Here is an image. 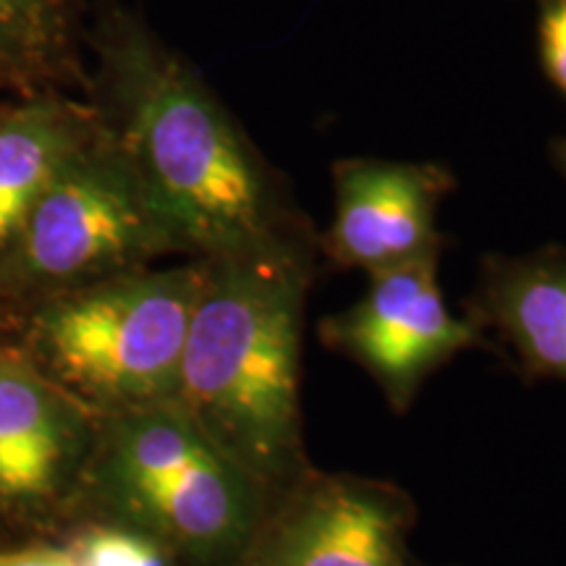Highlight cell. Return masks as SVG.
<instances>
[{
  "label": "cell",
  "mask_w": 566,
  "mask_h": 566,
  "mask_svg": "<svg viewBox=\"0 0 566 566\" xmlns=\"http://www.w3.org/2000/svg\"><path fill=\"white\" fill-rule=\"evenodd\" d=\"M87 101L181 252L212 260L302 229L281 174L200 71L122 0H97Z\"/></svg>",
  "instance_id": "6da1fadb"
},
{
  "label": "cell",
  "mask_w": 566,
  "mask_h": 566,
  "mask_svg": "<svg viewBox=\"0 0 566 566\" xmlns=\"http://www.w3.org/2000/svg\"><path fill=\"white\" fill-rule=\"evenodd\" d=\"M174 399L260 485L302 467V315L315 273L307 226L202 260Z\"/></svg>",
  "instance_id": "7a4b0ae2"
},
{
  "label": "cell",
  "mask_w": 566,
  "mask_h": 566,
  "mask_svg": "<svg viewBox=\"0 0 566 566\" xmlns=\"http://www.w3.org/2000/svg\"><path fill=\"white\" fill-rule=\"evenodd\" d=\"M74 506L189 566H231L258 543L265 488L176 401H158L101 417Z\"/></svg>",
  "instance_id": "3957f363"
},
{
  "label": "cell",
  "mask_w": 566,
  "mask_h": 566,
  "mask_svg": "<svg viewBox=\"0 0 566 566\" xmlns=\"http://www.w3.org/2000/svg\"><path fill=\"white\" fill-rule=\"evenodd\" d=\"M202 273L189 260L69 289L27 310L11 338L97 417L171 401Z\"/></svg>",
  "instance_id": "277c9868"
},
{
  "label": "cell",
  "mask_w": 566,
  "mask_h": 566,
  "mask_svg": "<svg viewBox=\"0 0 566 566\" xmlns=\"http://www.w3.org/2000/svg\"><path fill=\"white\" fill-rule=\"evenodd\" d=\"M97 113V111H95ZM184 254L145 184L101 122L40 195L0 265V323L69 289Z\"/></svg>",
  "instance_id": "5b68a950"
},
{
  "label": "cell",
  "mask_w": 566,
  "mask_h": 566,
  "mask_svg": "<svg viewBox=\"0 0 566 566\" xmlns=\"http://www.w3.org/2000/svg\"><path fill=\"white\" fill-rule=\"evenodd\" d=\"M101 417L0 336V520L40 527L76 504Z\"/></svg>",
  "instance_id": "8992f818"
},
{
  "label": "cell",
  "mask_w": 566,
  "mask_h": 566,
  "mask_svg": "<svg viewBox=\"0 0 566 566\" xmlns=\"http://www.w3.org/2000/svg\"><path fill=\"white\" fill-rule=\"evenodd\" d=\"M323 338L407 405L422 378L480 342L475 323L449 310L438 283V252L370 273V286L349 310L323 323Z\"/></svg>",
  "instance_id": "52a82bcc"
},
{
  "label": "cell",
  "mask_w": 566,
  "mask_h": 566,
  "mask_svg": "<svg viewBox=\"0 0 566 566\" xmlns=\"http://www.w3.org/2000/svg\"><path fill=\"white\" fill-rule=\"evenodd\" d=\"M454 179L441 163L344 158L334 163V218L325 258L367 275L441 250L438 208Z\"/></svg>",
  "instance_id": "ba28073f"
},
{
  "label": "cell",
  "mask_w": 566,
  "mask_h": 566,
  "mask_svg": "<svg viewBox=\"0 0 566 566\" xmlns=\"http://www.w3.org/2000/svg\"><path fill=\"white\" fill-rule=\"evenodd\" d=\"M399 522L378 493L317 485L247 554V566H407Z\"/></svg>",
  "instance_id": "9c48e42d"
},
{
  "label": "cell",
  "mask_w": 566,
  "mask_h": 566,
  "mask_svg": "<svg viewBox=\"0 0 566 566\" xmlns=\"http://www.w3.org/2000/svg\"><path fill=\"white\" fill-rule=\"evenodd\" d=\"M101 126L90 101L34 92L0 113V265L59 168Z\"/></svg>",
  "instance_id": "30bf717a"
},
{
  "label": "cell",
  "mask_w": 566,
  "mask_h": 566,
  "mask_svg": "<svg viewBox=\"0 0 566 566\" xmlns=\"http://www.w3.org/2000/svg\"><path fill=\"white\" fill-rule=\"evenodd\" d=\"M480 315L530 375L566 384V252L558 247L488 260Z\"/></svg>",
  "instance_id": "8fae6325"
},
{
  "label": "cell",
  "mask_w": 566,
  "mask_h": 566,
  "mask_svg": "<svg viewBox=\"0 0 566 566\" xmlns=\"http://www.w3.org/2000/svg\"><path fill=\"white\" fill-rule=\"evenodd\" d=\"M80 34V0H0V66L27 90L87 82Z\"/></svg>",
  "instance_id": "7c38bea8"
},
{
  "label": "cell",
  "mask_w": 566,
  "mask_h": 566,
  "mask_svg": "<svg viewBox=\"0 0 566 566\" xmlns=\"http://www.w3.org/2000/svg\"><path fill=\"white\" fill-rule=\"evenodd\" d=\"M69 551L80 566H176L179 562L155 537L113 522L84 525L71 537Z\"/></svg>",
  "instance_id": "4fadbf2b"
},
{
  "label": "cell",
  "mask_w": 566,
  "mask_h": 566,
  "mask_svg": "<svg viewBox=\"0 0 566 566\" xmlns=\"http://www.w3.org/2000/svg\"><path fill=\"white\" fill-rule=\"evenodd\" d=\"M541 6V61L548 80L566 95V0H543Z\"/></svg>",
  "instance_id": "5bb4252c"
},
{
  "label": "cell",
  "mask_w": 566,
  "mask_h": 566,
  "mask_svg": "<svg viewBox=\"0 0 566 566\" xmlns=\"http://www.w3.org/2000/svg\"><path fill=\"white\" fill-rule=\"evenodd\" d=\"M0 566H80L69 546H38L21 551H0Z\"/></svg>",
  "instance_id": "9a60e30c"
},
{
  "label": "cell",
  "mask_w": 566,
  "mask_h": 566,
  "mask_svg": "<svg viewBox=\"0 0 566 566\" xmlns=\"http://www.w3.org/2000/svg\"><path fill=\"white\" fill-rule=\"evenodd\" d=\"M27 95H34V92L27 90L9 69L0 66V113H3L6 108H11L13 103L21 101V97H27Z\"/></svg>",
  "instance_id": "2e32d148"
},
{
  "label": "cell",
  "mask_w": 566,
  "mask_h": 566,
  "mask_svg": "<svg viewBox=\"0 0 566 566\" xmlns=\"http://www.w3.org/2000/svg\"><path fill=\"white\" fill-rule=\"evenodd\" d=\"M551 153H554V163H556V168L566 176V137L556 139V142H554V147H551Z\"/></svg>",
  "instance_id": "e0dca14e"
},
{
  "label": "cell",
  "mask_w": 566,
  "mask_h": 566,
  "mask_svg": "<svg viewBox=\"0 0 566 566\" xmlns=\"http://www.w3.org/2000/svg\"><path fill=\"white\" fill-rule=\"evenodd\" d=\"M0 336H9V331H6L3 323H0Z\"/></svg>",
  "instance_id": "ac0fdd59"
},
{
  "label": "cell",
  "mask_w": 566,
  "mask_h": 566,
  "mask_svg": "<svg viewBox=\"0 0 566 566\" xmlns=\"http://www.w3.org/2000/svg\"><path fill=\"white\" fill-rule=\"evenodd\" d=\"M541 3H543V0H541Z\"/></svg>",
  "instance_id": "d6986e66"
}]
</instances>
